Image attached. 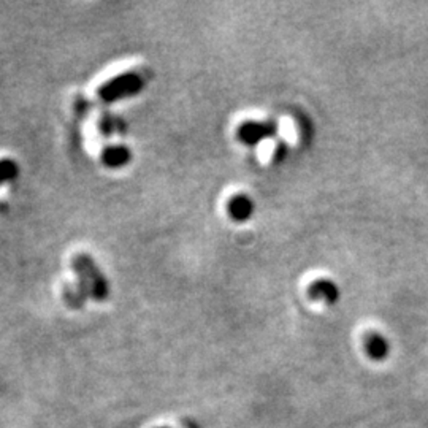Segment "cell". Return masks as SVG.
<instances>
[{
  "label": "cell",
  "mask_w": 428,
  "mask_h": 428,
  "mask_svg": "<svg viewBox=\"0 0 428 428\" xmlns=\"http://www.w3.org/2000/svg\"><path fill=\"white\" fill-rule=\"evenodd\" d=\"M72 269L78 276V287L86 297L105 302L110 297V283L88 252H78L72 259Z\"/></svg>",
  "instance_id": "6da1fadb"
},
{
  "label": "cell",
  "mask_w": 428,
  "mask_h": 428,
  "mask_svg": "<svg viewBox=\"0 0 428 428\" xmlns=\"http://www.w3.org/2000/svg\"><path fill=\"white\" fill-rule=\"evenodd\" d=\"M145 79L135 72H125L105 81L98 88V97L105 102H115L119 98L135 96L142 91Z\"/></svg>",
  "instance_id": "7a4b0ae2"
},
{
  "label": "cell",
  "mask_w": 428,
  "mask_h": 428,
  "mask_svg": "<svg viewBox=\"0 0 428 428\" xmlns=\"http://www.w3.org/2000/svg\"><path fill=\"white\" fill-rule=\"evenodd\" d=\"M275 133V125L271 123H260V121H247L240 125L238 137L246 145H257L262 140L269 138Z\"/></svg>",
  "instance_id": "3957f363"
},
{
  "label": "cell",
  "mask_w": 428,
  "mask_h": 428,
  "mask_svg": "<svg viewBox=\"0 0 428 428\" xmlns=\"http://www.w3.org/2000/svg\"><path fill=\"white\" fill-rule=\"evenodd\" d=\"M310 297L312 300H317V302H324L327 305H333L335 302H338L339 298V291L338 286L333 283L330 279H324L320 278L317 281H314V283L310 286Z\"/></svg>",
  "instance_id": "277c9868"
},
{
  "label": "cell",
  "mask_w": 428,
  "mask_h": 428,
  "mask_svg": "<svg viewBox=\"0 0 428 428\" xmlns=\"http://www.w3.org/2000/svg\"><path fill=\"white\" fill-rule=\"evenodd\" d=\"M227 211H229L230 218L235 220H247L254 213V202L249 196H244V193H238V196H233L229 200V205H227Z\"/></svg>",
  "instance_id": "5b68a950"
},
{
  "label": "cell",
  "mask_w": 428,
  "mask_h": 428,
  "mask_svg": "<svg viewBox=\"0 0 428 428\" xmlns=\"http://www.w3.org/2000/svg\"><path fill=\"white\" fill-rule=\"evenodd\" d=\"M132 157L130 150L124 145H113L105 148L102 152V160L106 167L110 169H119V167H124L127 162H129Z\"/></svg>",
  "instance_id": "8992f818"
},
{
  "label": "cell",
  "mask_w": 428,
  "mask_h": 428,
  "mask_svg": "<svg viewBox=\"0 0 428 428\" xmlns=\"http://www.w3.org/2000/svg\"><path fill=\"white\" fill-rule=\"evenodd\" d=\"M364 343L368 357L373 360H383L387 357V354H389V343H387L383 335H379L376 332L368 333Z\"/></svg>",
  "instance_id": "52a82bcc"
},
{
  "label": "cell",
  "mask_w": 428,
  "mask_h": 428,
  "mask_svg": "<svg viewBox=\"0 0 428 428\" xmlns=\"http://www.w3.org/2000/svg\"><path fill=\"white\" fill-rule=\"evenodd\" d=\"M19 175V165L10 157L0 159V186L11 183Z\"/></svg>",
  "instance_id": "ba28073f"
}]
</instances>
